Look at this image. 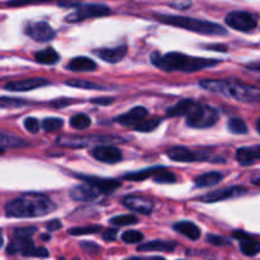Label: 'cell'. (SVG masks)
Returning a JSON list of instances; mask_svg holds the SVG:
<instances>
[{"label":"cell","instance_id":"cell-6","mask_svg":"<svg viewBox=\"0 0 260 260\" xmlns=\"http://www.w3.org/2000/svg\"><path fill=\"white\" fill-rule=\"evenodd\" d=\"M218 121V112L213 107L203 103H196L187 116V124L193 128H210Z\"/></svg>","mask_w":260,"mask_h":260},{"label":"cell","instance_id":"cell-1","mask_svg":"<svg viewBox=\"0 0 260 260\" xmlns=\"http://www.w3.org/2000/svg\"><path fill=\"white\" fill-rule=\"evenodd\" d=\"M56 210V205L47 196L41 193H24L20 197L5 205L4 211L8 217L35 218L50 215Z\"/></svg>","mask_w":260,"mask_h":260},{"label":"cell","instance_id":"cell-37","mask_svg":"<svg viewBox=\"0 0 260 260\" xmlns=\"http://www.w3.org/2000/svg\"><path fill=\"white\" fill-rule=\"evenodd\" d=\"M41 126L46 132H53L57 131L63 126V121L61 118H45Z\"/></svg>","mask_w":260,"mask_h":260},{"label":"cell","instance_id":"cell-8","mask_svg":"<svg viewBox=\"0 0 260 260\" xmlns=\"http://www.w3.org/2000/svg\"><path fill=\"white\" fill-rule=\"evenodd\" d=\"M111 13V9L106 5L102 4H86L81 5L79 9L75 12L71 13L70 15L66 17V22L69 23H75L80 22V20L89 19V18H96V17H104Z\"/></svg>","mask_w":260,"mask_h":260},{"label":"cell","instance_id":"cell-5","mask_svg":"<svg viewBox=\"0 0 260 260\" xmlns=\"http://www.w3.org/2000/svg\"><path fill=\"white\" fill-rule=\"evenodd\" d=\"M37 231V228L28 226L14 230L13 240L7 248L8 254H22L23 256H35V258H48V250L42 246H36L32 241V236Z\"/></svg>","mask_w":260,"mask_h":260},{"label":"cell","instance_id":"cell-48","mask_svg":"<svg viewBox=\"0 0 260 260\" xmlns=\"http://www.w3.org/2000/svg\"><path fill=\"white\" fill-rule=\"evenodd\" d=\"M246 68L249 69V70H253V71H258V73H260V61H256V62H251L249 63Z\"/></svg>","mask_w":260,"mask_h":260},{"label":"cell","instance_id":"cell-19","mask_svg":"<svg viewBox=\"0 0 260 260\" xmlns=\"http://www.w3.org/2000/svg\"><path fill=\"white\" fill-rule=\"evenodd\" d=\"M260 159V145L250 147H240L236 151V160L243 167H249Z\"/></svg>","mask_w":260,"mask_h":260},{"label":"cell","instance_id":"cell-9","mask_svg":"<svg viewBox=\"0 0 260 260\" xmlns=\"http://www.w3.org/2000/svg\"><path fill=\"white\" fill-rule=\"evenodd\" d=\"M25 35L32 38L36 42H48L53 40L56 32L48 23L46 22H32L25 25Z\"/></svg>","mask_w":260,"mask_h":260},{"label":"cell","instance_id":"cell-20","mask_svg":"<svg viewBox=\"0 0 260 260\" xmlns=\"http://www.w3.org/2000/svg\"><path fill=\"white\" fill-rule=\"evenodd\" d=\"M66 69L70 71H75V73H88V71L95 70L96 63L91 58L85 57V56H79V57L73 58L66 65Z\"/></svg>","mask_w":260,"mask_h":260},{"label":"cell","instance_id":"cell-39","mask_svg":"<svg viewBox=\"0 0 260 260\" xmlns=\"http://www.w3.org/2000/svg\"><path fill=\"white\" fill-rule=\"evenodd\" d=\"M207 241L216 246H228L231 244V241L229 240V239L223 238V236H220V235H211V234L207 236Z\"/></svg>","mask_w":260,"mask_h":260},{"label":"cell","instance_id":"cell-44","mask_svg":"<svg viewBox=\"0 0 260 260\" xmlns=\"http://www.w3.org/2000/svg\"><path fill=\"white\" fill-rule=\"evenodd\" d=\"M61 228H62V225H61V222L58 220H53L47 223V230L51 231V233H52V231L60 230Z\"/></svg>","mask_w":260,"mask_h":260},{"label":"cell","instance_id":"cell-12","mask_svg":"<svg viewBox=\"0 0 260 260\" xmlns=\"http://www.w3.org/2000/svg\"><path fill=\"white\" fill-rule=\"evenodd\" d=\"M122 205L128 210L142 213V215H150L154 210V202L141 196H127L122 200Z\"/></svg>","mask_w":260,"mask_h":260},{"label":"cell","instance_id":"cell-40","mask_svg":"<svg viewBox=\"0 0 260 260\" xmlns=\"http://www.w3.org/2000/svg\"><path fill=\"white\" fill-rule=\"evenodd\" d=\"M24 127L30 134H37L40 131V122L36 118H33V117H27L24 119Z\"/></svg>","mask_w":260,"mask_h":260},{"label":"cell","instance_id":"cell-36","mask_svg":"<svg viewBox=\"0 0 260 260\" xmlns=\"http://www.w3.org/2000/svg\"><path fill=\"white\" fill-rule=\"evenodd\" d=\"M144 240V234L136 230H128L122 234V241L126 244H139Z\"/></svg>","mask_w":260,"mask_h":260},{"label":"cell","instance_id":"cell-4","mask_svg":"<svg viewBox=\"0 0 260 260\" xmlns=\"http://www.w3.org/2000/svg\"><path fill=\"white\" fill-rule=\"evenodd\" d=\"M156 19L165 24L174 25V27L183 28V29L200 33V35L223 36L228 33V30L217 23L196 19V18L180 17V15H156Z\"/></svg>","mask_w":260,"mask_h":260},{"label":"cell","instance_id":"cell-18","mask_svg":"<svg viewBox=\"0 0 260 260\" xmlns=\"http://www.w3.org/2000/svg\"><path fill=\"white\" fill-rule=\"evenodd\" d=\"M99 58L109 63H117L124 58L127 55V46H118L114 48H99L94 51Z\"/></svg>","mask_w":260,"mask_h":260},{"label":"cell","instance_id":"cell-45","mask_svg":"<svg viewBox=\"0 0 260 260\" xmlns=\"http://www.w3.org/2000/svg\"><path fill=\"white\" fill-rule=\"evenodd\" d=\"M94 104H101V106H107V104H111L113 103V99L112 98H96V99H93Z\"/></svg>","mask_w":260,"mask_h":260},{"label":"cell","instance_id":"cell-15","mask_svg":"<svg viewBox=\"0 0 260 260\" xmlns=\"http://www.w3.org/2000/svg\"><path fill=\"white\" fill-rule=\"evenodd\" d=\"M50 85V81L46 80L43 78H32V79H24L20 81H10L4 85L5 90L9 91H28L33 90V89L42 88V86Z\"/></svg>","mask_w":260,"mask_h":260},{"label":"cell","instance_id":"cell-41","mask_svg":"<svg viewBox=\"0 0 260 260\" xmlns=\"http://www.w3.org/2000/svg\"><path fill=\"white\" fill-rule=\"evenodd\" d=\"M80 246L83 248V250L88 254H96L101 251V248H99L98 244L90 243V241H84V243L80 244Z\"/></svg>","mask_w":260,"mask_h":260},{"label":"cell","instance_id":"cell-46","mask_svg":"<svg viewBox=\"0 0 260 260\" xmlns=\"http://www.w3.org/2000/svg\"><path fill=\"white\" fill-rule=\"evenodd\" d=\"M234 238L243 241V240H248V239H251V236L248 235L246 233H244V231H235V233H234Z\"/></svg>","mask_w":260,"mask_h":260},{"label":"cell","instance_id":"cell-47","mask_svg":"<svg viewBox=\"0 0 260 260\" xmlns=\"http://www.w3.org/2000/svg\"><path fill=\"white\" fill-rule=\"evenodd\" d=\"M208 50H215V51H228V47L225 45H208Z\"/></svg>","mask_w":260,"mask_h":260},{"label":"cell","instance_id":"cell-43","mask_svg":"<svg viewBox=\"0 0 260 260\" xmlns=\"http://www.w3.org/2000/svg\"><path fill=\"white\" fill-rule=\"evenodd\" d=\"M45 2H51V0H13V2H9L8 4L12 5V7H18V5L35 4V3H45Z\"/></svg>","mask_w":260,"mask_h":260},{"label":"cell","instance_id":"cell-33","mask_svg":"<svg viewBox=\"0 0 260 260\" xmlns=\"http://www.w3.org/2000/svg\"><path fill=\"white\" fill-rule=\"evenodd\" d=\"M154 180L159 184H172L177 182V177L173 173L168 172L165 169H160L156 174L154 175Z\"/></svg>","mask_w":260,"mask_h":260},{"label":"cell","instance_id":"cell-26","mask_svg":"<svg viewBox=\"0 0 260 260\" xmlns=\"http://www.w3.org/2000/svg\"><path fill=\"white\" fill-rule=\"evenodd\" d=\"M58 58H60L58 53L51 47L45 48L42 51H38L35 55V60L38 63H42V65H53V63L57 62Z\"/></svg>","mask_w":260,"mask_h":260},{"label":"cell","instance_id":"cell-21","mask_svg":"<svg viewBox=\"0 0 260 260\" xmlns=\"http://www.w3.org/2000/svg\"><path fill=\"white\" fill-rule=\"evenodd\" d=\"M175 248H177V243H173V241L154 240L140 245L137 248V251H165V253H170V251H174Z\"/></svg>","mask_w":260,"mask_h":260},{"label":"cell","instance_id":"cell-24","mask_svg":"<svg viewBox=\"0 0 260 260\" xmlns=\"http://www.w3.org/2000/svg\"><path fill=\"white\" fill-rule=\"evenodd\" d=\"M222 178L223 177L221 173L210 172L196 178L194 183L198 188H208V187H213V185L218 184V183L222 180Z\"/></svg>","mask_w":260,"mask_h":260},{"label":"cell","instance_id":"cell-50","mask_svg":"<svg viewBox=\"0 0 260 260\" xmlns=\"http://www.w3.org/2000/svg\"><path fill=\"white\" fill-rule=\"evenodd\" d=\"M41 239H42L43 241H48L51 239V236L50 235H42L41 236Z\"/></svg>","mask_w":260,"mask_h":260},{"label":"cell","instance_id":"cell-52","mask_svg":"<svg viewBox=\"0 0 260 260\" xmlns=\"http://www.w3.org/2000/svg\"><path fill=\"white\" fill-rule=\"evenodd\" d=\"M146 260H165V259L161 258V256H154V258H149Z\"/></svg>","mask_w":260,"mask_h":260},{"label":"cell","instance_id":"cell-25","mask_svg":"<svg viewBox=\"0 0 260 260\" xmlns=\"http://www.w3.org/2000/svg\"><path fill=\"white\" fill-rule=\"evenodd\" d=\"M2 150L3 152L7 149H18V147H24L28 146L27 142L23 139H20L19 136H15L13 134H8V132L3 131L2 132Z\"/></svg>","mask_w":260,"mask_h":260},{"label":"cell","instance_id":"cell-10","mask_svg":"<svg viewBox=\"0 0 260 260\" xmlns=\"http://www.w3.org/2000/svg\"><path fill=\"white\" fill-rule=\"evenodd\" d=\"M168 156L174 161L179 162H192V161H201V160L207 159V152L202 151H192L188 147L184 146H174L170 147L167 152Z\"/></svg>","mask_w":260,"mask_h":260},{"label":"cell","instance_id":"cell-29","mask_svg":"<svg viewBox=\"0 0 260 260\" xmlns=\"http://www.w3.org/2000/svg\"><path fill=\"white\" fill-rule=\"evenodd\" d=\"M240 250L246 256L258 255L260 253V241L254 240V239L240 241Z\"/></svg>","mask_w":260,"mask_h":260},{"label":"cell","instance_id":"cell-30","mask_svg":"<svg viewBox=\"0 0 260 260\" xmlns=\"http://www.w3.org/2000/svg\"><path fill=\"white\" fill-rule=\"evenodd\" d=\"M90 124H91L90 118H89V116H86V114L84 113L75 114V116H73L70 118V126L73 127V128L85 129L88 128Z\"/></svg>","mask_w":260,"mask_h":260},{"label":"cell","instance_id":"cell-22","mask_svg":"<svg viewBox=\"0 0 260 260\" xmlns=\"http://www.w3.org/2000/svg\"><path fill=\"white\" fill-rule=\"evenodd\" d=\"M174 230L177 233L182 234L189 240H198L201 238V230L196 223L189 222V221H180L174 225Z\"/></svg>","mask_w":260,"mask_h":260},{"label":"cell","instance_id":"cell-11","mask_svg":"<svg viewBox=\"0 0 260 260\" xmlns=\"http://www.w3.org/2000/svg\"><path fill=\"white\" fill-rule=\"evenodd\" d=\"M245 193H246L245 188L235 185V187H229V188H225V189H220V190H215V192L207 193V194L200 197V201L205 203H215V202H220V201L229 200V198L240 197V196L245 194Z\"/></svg>","mask_w":260,"mask_h":260},{"label":"cell","instance_id":"cell-42","mask_svg":"<svg viewBox=\"0 0 260 260\" xmlns=\"http://www.w3.org/2000/svg\"><path fill=\"white\" fill-rule=\"evenodd\" d=\"M102 238L106 241H114L117 238V230L116 229H107V230L103 231V234H102Z\"/></svg>","mask_w":260,"mask_h":260},{"label":"cell","instance_id":"cell-38","mask_svg":"<svg viewBox=\"0 0 260 260\" xmlns=\"http://www.w3.org/2000/svg\"><path fill=\"white\" fill-rule=\"evenodd\" d=\"M27 102L20 101V99L17 98H7V96H3L2 98V107L3 108H13V107H22L25 106Z\"/></svg>","mask_w":260,"mask_h":260},{"label":"cell","instance_id":"cell-53","mask_svg":"<svg viewBox=\"0 0 260 260\" xmlns=\"http://www.w3.org/2000/svg\"><path fill=\"white\" fill-rule=\"evenodd\" d=\"M73 260H79V259H78V258H75V259H73Z\"/></svg>","mask_w":260,"mask_h":260},{"label":"cell","instance_id":"cell-28","mask_svg":"<svg viewBox=\"0 0 260 260\" xmlns=\"http://www.w3.org/2000/svg\"><path fill=\"white\" fill-rule=\"evenodd\" d=\"M66 85L74 86V88H79V89H86V90H107L104 85H101V84L98 83H93V81L81 80V79L68 80L66 81Z\"/></svg>","mask_w":260,"mask_h":260},{"label":"cell","instance_id":"cell-32","mask_svg":"<svg viewBox=\"0 0 260 260\" xmlns=\"http://www.w3.org/2000/svg\"><path fill=\"white\" fill-rule=\"evenodd\" d=\"M102 230L99 225H88V226H80V228H73L69 230V234L73 236H81V235H89V234H96Z\"/></svg>","mask_w":260,"mask_h":260},{"label":"cell","instance_id":"cell-27","mask_svg":"<svg viewBox=\"0 0 260 260\" xmlns=\"http://www.w3.org/2000/svg\"><path fill=\"white\" fill-rule=\"evenodd\" d=\"M160 169H162V168L160 167L150 168V169L140 170V172H136V173H128V174L122 175V179L129 180V182H141V180H145L149 177H152V175L156 174Z\"/></svg>","mask_w":260,"mask_h":260},{"label":"cell","instance_id":"cell-13","mask_svg":"<svg viewBox=\"0 0 260 260\" xmlns=\"http://www.w3.org/2000/svg\"><path fill=\"white\" fill-rule=\"evenodd\" d=\"M101 194V190L88 182L76 185L70 192V197L78 202H91V201H95Z\"/></svg>","mask_w":260,"mask_h":260},{"label":"cell","instance_id":"cell-51","mask_svg":"<svg viewBox=\"0 0 260 260\" xmlns=\"http://www.w3.org/2000/svg\"><path fill=\"white\" fill-rule=\"evenodd\" d=\"M256 131L260 134V118L256 119Z\"/></svg>","mask_w":260,"mask_h":260},{"label":"cell","instance_id":"cell-17","mask_svg":"<svg viewBox=\"0 0 260 260\" xmlns=\"http://www.w3.org/2000/svg\"><path fill=\"white\" fill-rule=\"evenodd\" d=\"M80 179H83L84 182H88L90 184H93L94 187L98 188L101 190L102 194H111L114 192V189L121 185V183L118 180L114 179H104V178H96V177H86V175H79Z\"/></svg>","mask_w":260,"mask_h":260},{"label":"cell","instance_id":"cell-35","mask_svg":"<svg viewBox=\"0 0 260 260\" xmlns=\"http://www.w3.org/2000/svg\"><path fill=\"white\" fill-rule=\"evenodd\" d=\"M160 122L161 121H160L159 118L144 119L141 123H139L136 127H135V129H136L137 132H151V131H154L157 126H159Z\"/></svg>","mask_w":260,"mask_h":260},{"label":"cell","instance_id":"cell-31","mask_svg":"<svg viewBox=\"0 0 260 260\" xmlns=\"http://www.w3.org/2000/svg\"><path fill=\"white\" fill-rule=\"evenodd\" d=\"M228 127L231 134L234 135H244L248 134V126L245 122L240 118H231L229 119Z\"/></svg>","mask_w":260,"mask_h":260},{"label":"cell","instance_id":"cell-14","mask_svg":"<svg viewBox=\"0 0 260 260\" xmlns=\"http://www.w3.org/2000/svg\"><path fill=\"white\" fill-rule=\"evenodd\" d=\"M147 114H149V112H147V109L145 108V107H135L131 111L126 112V113L117 117V118L114 119V122H117V123L124 127H136L137 124L141 123V122L146 118Z\"/></svg>","mask_w":260,"mask_h":260},{"label":"cell","instance_id":"cell-23","mask_svg":"<svg viewBox=\"0 0 260 260\" xmlns=\"http://www.w3.org/2000/svg\"><path fill=\"white\" fill-rule=\"evenodd\" d=\"M197 102L193 101V99H183V101L178 102L175 106H173L172 108L168 111V116L169 117H180L185 116L187 117L189 114V112L192 111L193 107L196 106Z\"/></svg>","mask_w":260,"mask_h":260},{"label":"cell","instance_id":"cell-7","mask_svg":"<svg viewBox=\"0 0 260 260\" xmlns=\"http://www.w3.org/2000/svg\"><path fill=\"white\" fill-rule=\"evenodd\" d=\"M226 24L240 32H250L255 29L258 20L253 14L248 12H231L226 17Z\"/></svg>","mask_w":260,"mask_h":260},{"label":"cell","instance_id":"cell-34","mask_svg":"<svg viewBox=\"0 0 260 260\" xmlns=\"http://www.w3.org/2000/svg\"><path fill=\"white\" fill-rule=\"evenodd\" d=\"M137 217L134 215H121L116 216V217L111 218L109 222L114 226H128V225H135L137 223Z\"/></svg>","mask_w":260,"mask_h":260},{"label":"cell","instance_id":"cell-2","mask_svg":"<svg viewBox=\"0 0 260 260\" xmlns=\"http://www.w3.org/2000/svg\"><path fill=\"white\" fill-rule=\"evenodd\" d=\"M151 62L155 66L165 71H184V73H193L203 69L212 68L220 63V61L208 60V58L192 57L180 52H169L167 55L154 53L151 56Z\"/></svg>","mask_w":260,"mask_h":260},{"label":"cell","instance_id":"cell-16","mask_svg":"<svg viewBox=\"0 0 260 260\" xmlns=\"http://www.w3.org/2000/svg\"><path fill=\"white\" fill-rule=\"evenodd\" d=\"M91 156L106 164H117L122 160V154L114 146H98L91 151Z\"/></svg>","mask_w":260,"mask_h":260},{"label":"cell","instance_id":"cell-3","mask_svg":"<svg viewBox=\"0 0 260 260\" xmlns=\"http://www.w3.org/2000/svg\"><path fill=\"white\" fill-rule=\"evenodd\" d=\"M200 85L213 93L231 96L239 102H254L260 98V90L253 85L229 80H203Z\"/></svg>","mask_w":260,"mask_h":260},{"label":"cell","instance_id":"cell-49","mask_svg":"<svg viewBox=\"0 0 260 260\" xmlns=\"http://www.w3.org/2000/svg\"><path fill=\"white\" fill-rule=\"evenodd\" d=\"M253 183H254V184H256V185H260V175H258V177H255V178H253Z\"/></svg>","mask_w":260,"mask_h":260}]
</instances>
